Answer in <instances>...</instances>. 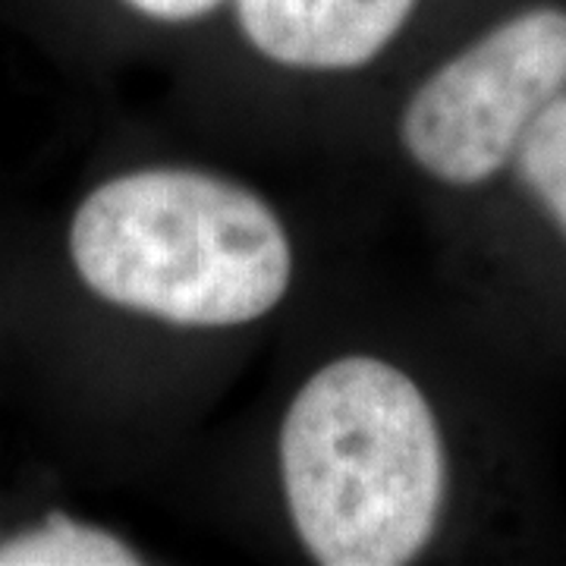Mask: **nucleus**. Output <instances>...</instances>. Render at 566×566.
Instances as JSON below:
<instances>
[{
    "instance_id": "20e7f679",
    "label": "nucleus",
    "mask_w": 566,
    "mask_h": 566,
    "mask_svg": "<svg viewBox=\"0 0 566 566\" xmlns=\"http://www.w3.org/2000/svg\"><path fill=\"white\" fill-rule=\"evenodd\" d=\"M245 48L264 63L305 73H359L385 57L419 0H230Z\"/></svg>"
},
{
    "instance_id": "423d86ee",
    "label": "nucleus",
    "mask_w": 566,
    "mask_h": 566,
    "mask_svg": "<svg viewBox=\"0 0 566 566\" xmlns=\"http://www.w3.org/2000/svg\"><path fill=\"white\" fill-rule=\"evenodd\" d=\"M516 174L566 240V92L528 126L516 148Z\"/></svg>"
},
{
    "instance_id": "f03ea898",
    "label": "nucleus",
    "mask_w": 566,
    "mask_h": 566,
    "mask_svg": "<svg viewBox=\"0 0 566 566\" xmlns=\"http://www.w3.org/2000/svg\"><path fill=\"white\" fill-rule=\"evenodd\" d=\"M66 255L111 308L180 331L264 322L293 290L296 245L252 186L189 164L107 177L76 205Z\"/></svg>"
},
{
    "instance_id": "0eeeda50",
    "label": "nucleus",
    "mask_w": 566,
    "mask_h": 566,
    "mask_svg": "<svg viewBox=\"0 0 566 566\" xmlns=\"http://www.w3.org/2000/svg\"><path fill=\"white\" fill-rule=\"evenodd\" d=\"M120 3L133 17L158 25H192L208 20L214 10L230 7V0H120Z\"/></svg>"
},
{
    "instance_id": "7ed1b4c3",
    "label": "nucleus",
    "mask_w": 566,
    "mask_h": 566,
    "mask_svg": "<svg viewBox=\"0 0 566 566\" xmlns=\"http://www.w3.org/2000/svg\"><path fill=\"white\" fill-rule=\"evenodd\" d=\"M566 92V10L532 7L438 63L406 98L397 139L428 180H494L535 117Z\"/></svg>"
},
{
    "instance_id": "f257e3e1",
    "label": "nucleus",
    "mask_w": 566,
    "mask_h": 566,
    "mask_svg": "<svg viewBox=\"0 0 566 566\" xmlns=\"http://www.w3.org/2000/svg\"><path fill=\"white\" fill-rule=\"evenodd\" d=\"M277 485L296 545L318 566L419 560L450 488L431 397L378 353L324 359L283 406Z\"/></svg>"
},
{
    "instance_id": "39448f33",
    "label": "nucleus",
    "mask_w": 566,
    "mask_h": 566,
    "mask_svg": "<svg viewBox=\"0 0 566 566\" xmlns=\"http://www.w3.org/2000/svg\"><path fill=\"white\" fill-rule=\"evenodd\" d=\"M142 551L114 528L48 513L35 526L0 538V566H136Z\"/></svg>"
}]
</instances>
